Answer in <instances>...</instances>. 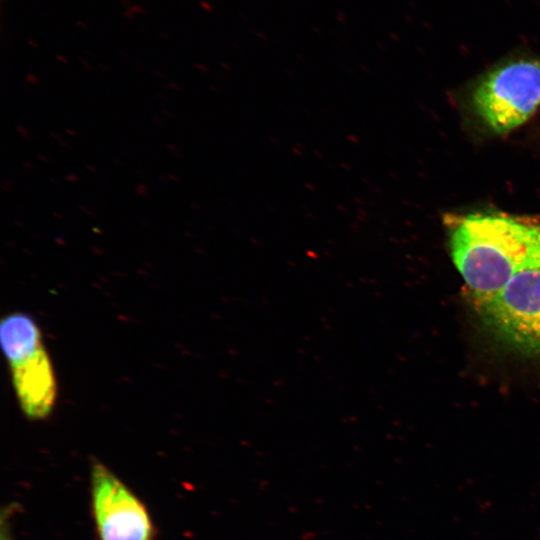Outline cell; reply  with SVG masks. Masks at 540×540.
<instances>
[{
    "mask_svg": "<svg viewBox=\"0 0 540 540\" xmlns=\"http://www.w3.org/2000/svg\"><path fill=\"white\" fill-rule=\"evenodd\" d=\"M447 220L452 260L478 304L513 276L540 270V222L498 214Z\"/></svg>",
    "mask_w": 540,
    "mask_h": 540,
    "instance_id": "6da1fadb",
    "label": "cell"
},
{
    "mask_svg": "<svg viewBox=\"0 0 540 540\" xmlns=\"http://www.w3.org/2000/svg\"><path fill=\"white\" fill-rule=\"evenodd\" d=\"M0 344L21 411L29 420L46 419L56 403L57 380L38 324L24 312L5 315Z\"/></svg>",
    "mask_w": 540,
    "mask_h": 540,
    "instance_id": "7a4b0ae2",
    "label": "cell"
},
{
    "mask_svg": "<svg viewBox=\"0 0 540 540\" xmlns=\"http://www.w3.org/2000/svg\"><path fill=\"white\" fill-rule=\"evenodd\" d=\"M473 105L496 134L522 125L540 106V59H520L490 71L474 89Z\"/></svg>",
    "mask_w": 540,
    "mask_h": 540,
    "instance_id": "3957f363",
    "label": "cell"
},
{
    "mask_svg": "<svg viewBox=\"0 0 540 540\" xmlns=\"http://www.w3.org/2000/svg\"><path fill=\"white\" fill-rule=\"evenodd\" d=\"M90 507L98 540H154L144 502L99 460L90 466Z\"/></svg>",
    "mask_w": 540,
    "mask_h": 540,
    "instance_id": "277c9868",
    "label": "cell"
},
{
    "mask_svg": "<svg viewBox=\"0 0 540 540\" xmlns=\"http://www.w3.org/2000/svg\"><path fill=\"white\" fill-rule=\"evenodd\" d=\"M479 306L486 323L506 342L540 355V270L513 276Z\"/></svg>",
    "mask_w": 540,
    "mask_h": 540,
    "instance_id": "5b68a950",
    "label": "cell"
},
{
    "mask_svg": "<svg viewBox=\"0 0 540 540\" xmlns=\"http://www.w3.org/2000/svg\"><path fill=\"white\" fill-rule=\"evenodd\" d=\"M13 506H8L3 509L1 514V539L0 540H12L10 531V518L12 516Z\"/></svg>",
    "mask_w": 540,
    "mask_h": 540,
    "instance_id": "8992f818",
    "label": "cell"
},
{
    "mask_svg": "<svg viewBox=\"0 0 540 540\" xmlns=\"http://www.w3.org/2000/svg\"><path fill=\"white\" fill-rule=\"evenodd\" d=\"M135 191L138 195L146 197L148 195V188L145 184L139 183L135 186Z\"/></svg>",
    "mask_w": 540,
    "mask_h": 540,
    "instance_id": "52a82bcc",
    "label": "cell"
},
{
    "mask_svg": "<svg viewBox=\"0 0 540 540\" xmlns=\"http://www.w3.org/2000/svg\"><path fill=\"white\" fill-rule=\"evenodd\" d=\"M16 130L17 132L26 140H30L31 139V135H30V132L23 126L21 125H18L16 127Z\"/></svg>",
    "mask_w": 540,
    "mask_h": 540,
    "instance_id": "ba28073f",
    "label": "cell"
},
{
    "mask_svg": "<svg viewBox=\"0 0 540 540\" xmlns=\"http://www.w3.org/2000/svg\"><path fill=\"white\" fill-rule=\"evenodd\" d=\"M66 180L69 181V182H73V183H76V182H79V177L77 174L71 172V173H68L66 176H65Z\"/></svg>",
    "mask_w": 540,
    "mask_h": 540,
    "instance_id": "9c48e42d",
    "label": "cell"
},
{
    "mask_svg": "<svg viewBox=\"0 0 540 540\" xmlns=\"http://www.w3.org/2000/svg\"><path fill=\"white\" fill-rule=\"evenodd\" d=\"M77 208L80 209V210H82V211H84L86 214H88V215L91 216V217H97V214H96V213H93L92 211L86 209V207H84V206H82V205H80V204L77 205Z\"/></svg>",
    "mask_w": 540,
    "mask_h": 540,
    "instance_id": "30bf717a",
    "label": "cell"
},
{
    "mask_svg": "<svg viewBox=\"0 0 540 540\" xmlns=\"http://www.w3.org/2000/svg\"><path fill=\"white\" fill-rule=\"evenodd\" d=\"M167 148L171 151V153L175 156H179L180 153H179V150L176 146H174L173 144H168L167 145Z\"/></svg>",
    "mask_w": 540,
    "mask_h": 540,
    "instance_id": "8fae6325",
    "label": "cell"
},
{
    "mask_svg": "<svg viewBox=\"0 0 540 540\" xmlns=\"http://www.w3.org/2000/svg\"><path fill=\"white\" fill-rule=\"evenodd\" d=\"M166 177H167V179H168V180H170V181H174V182H175V181H179V180H180V179H179V177H178V176H176V175H175V174H173V173H169V174H167V176H166Z\"/></svg>",
    "mask_w": 540,
    "mask_h": 540,
    "instance_id": "7c38bea8",
    "label": "cell"
},
{
    "mask_svg": "<svg viewBox=\"0 0 540 540\" xmlns=\"http://www.w3.org/2000/svg\"><path fill=\"white\" fill-rule=\"evenodd\" d=\"M32 76H33V75H32ZM32 76L29 75V76L27 77V81H28L29 83H31V84H36V83L38 82V79L35 78V77H32Z\"/></svg>",
    "mask_w": 540,
    "mask_h": 540,
    "instance_id": "4fadbf2b",
    "label": "cell"
},
{
    "mask_svg": "<svg viewBox=\"0 0 540 540\" xmlns=\"http://www.w3.org/2000/svg\"><path fill=\"white\" fill-rule=\"evenodd\" d=\"M65 132H66L68 135L73 136V137H75V136L77 135L76 132H75L74 130L69 129V128H66V129H65Z\"/></svg>",
    "mask_w": 540,
    "mask_h": 540,
    "instance_id": "5bb4252c",
    "label": "cell"
},
{
    "mask_svg": "<svg viewBox=\"0 0 540 540\" xmlns=\"http://www.w3.org/2000/svg\"><path fill=\"white\" fill-rule=\"evenodd\" d=\"M50 135L56 139L58 142L62 139L58 134H56L55 132L51 131L50 132Z\"/></svg>",
    "mask_w": 540,
    "mask_h": 540,
    "instance_id": "9a60e30c",
    "label": "cell"
},
{
    "mask_svg": "<svg viewBox=\"0 0 540 540\" xmlns=\"http://www.w3.org/2000/svg\"><path fill=\"white\" fill-rule=\"evenodd\" d=\"M59 144H60L61 146L65 147V148H70V145H69L67 142H65L63 139H61V140L59 141Z\"/></svg>",
    "mask_w": 540,
    "mask_h": 540,
    "instance_id": "2e32d148",
    "label": "cell"
},
{
    "mask_svg": "<svg viewBox=\"0 0 540 540\" xmlns=\"http://www.w3.org/2000/svg\"><path fill=\"white\" fill-rule=\"evenodd\" d=\"M85 167H86V169L90 170L93 173L96 172V168L94 166L90 165V164L86 165Z\"/></svg>",
    "mask_w": 540,
    "mask_h": 540,
    "instance_id": "e0dca14e",
    "label": "cell"
},
{
    "mask_svg": "<svg viewBox=\"0 0 540 540\" xmlns=\"http://www.w3.org/2000/svg\"><path fill=\"white\" fill-rule=\"evenodd\" d=\"M52 214H53L54 217L58 218L59 220H62V219H63V215H61V214L58 213V212H55V211H54Z\"/></svg>",
    "mask_w": 540,
    "mask_h": 540,
    "instance_id": "ac0fdd59",
    "label": "cell"
},
{
    "mask_svg": "<svg viewBox=\"0 0 540 540\" xmlns=\"http://www.w3.org/2000/svg\"><path fill=\"white\" fill-rule=\"evenodd\" d=\"M171 84H172V85H168V86H169V88H171V89H173V90H177V91H179V90H180V87H179V86H177V85H176V84H174V83H171Z\"/></svg>",
    "mask_w": 540,
    "mask_h": 540,
    "instance_id": "d6986e66",
    "label": "cell"
},
{
    "mask_svg": "<svg viewBox=\"0 0 540 540\" xmlns=\"http://www.w3.org/2000/svg\"><path fill=\"white\" fill-rule=\"evenodd\" d=\"M38 158L44 162H49V158L48 157H45L44 155H38Z\"/></svg>",
    "mask_w": 540,
    "mask_h": 540,
    "instance_id": "ffe728a7",
    "label": "cell"
},
{
    "mask_svg": "<svg viewBox=\"0 0 540 540\" xmlns=\"http://www.w3.org/2000/svg\"><path fill=\"white\" fill-rule=\"evenodd\" d=\"M23 166L26 167V168H28V169H32V167H33L32 164H30V163L27 162V161H24V162H23Z\"/></svg>",
    "mask_w": 540,
    "mask_h": 540,
    "instance_id": "44dd1931",
    "label": "cell"
},
{
    "mask_svg": "<svg viewBox=\"0 0 540 540\" xmlns=\"http://www.w3.org/2000/svg\"><path fill=\"white\" fill-rule=\"evenodd\" d=\"M162 112H163V114H165L166 116L173 117V114H172L170 111H167V110L164 109Z\"/></svg>",
    "mask_w": 540,
    "mask_h": 540,
    "instance_id": "7402d4cb",
    "label": "cell"
},
{
    "mask_svg": "<svg viewBox=\"0 0 540 540\" xmlns=\"http://www.w3.org/2000/svg\"><path fill=\"white\" fill-rule=\"evenodd\" d=\"M113 161H114L115 163H118V165H122V164H123V162H122L121 160L118 161L117 159H114Z\"/></svg>",
    "mask_w": 540,
    "mask_h": 540,
    "instance_id": "603a6c76",
    "label": "cell"
},
{
    "mask_svg": "<svg viewBox=\"0 0 540 540\" xmlns=\"http://www.w3.org/2000/svg\"><path fill=\"white\" fill-rule=\"evenodd\" d=\"M93 230H94L95 232L101 233L100 230L97 229V227H94Z\"/></svg>",
    "mask_w": 540,
    "mask_h": 540,
    "instance_id": "cb8c5ba5",
    "label": "cell"
}]
</instances>
